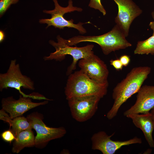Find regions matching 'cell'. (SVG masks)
Wrapping results in <instances>:
<instances>
[{
    "label": "cell",
    "mask_w": 154,
    "mask_h": 154,
    "mask_svg": "<svg viewBox=\"0 0 154 154\" xmlns=\"http://www.w3.org/2000/svg\"><path fill=\"white\" fill-rule=\"evenodd\" d=\"M151 71V68L147 66L133 68L126 77L117 84L113 89L112 94L113 104L106 114L108 119L114 117L122 105L137 93Z\"/></svg>",
    "instance_id": "obj_1"
},
{
    "label": "cell",
    "mask_w": 154,
    "mask_h": 154,
    "mask_svg": "<svg viewBox=\"0 0 154 154\" xmlns=\"http://www.w3.org/2000/svg\"><path fill=\"white\" fill-rule=\"evenodd\" d=\"M108 82H100L92 80L80 70L69 75L65 88L68 99L74 97L95 96L101 98L107 92Z\"/></svg>",
    "instance_id": "obj_2"
},
{
    "label": "cell",
    "mask_w": 154,
    "mask_h": 154,
    "mask_svg": "<svg viewBox=\"0 0 154 154\" xmlns=\"http://www.w3.org/2000/svg\"><path fill=\"white\" fill-rule=\"evenodd\" d=\"M125 35L116 25L112 30L102 35L97 36H78L68 40L66 44L70 46L82 42L96 43L101 47L104 54L108 55L112 51L125 48L131 46L126 39Z\"/></svg>",
    "instance_id": "obj_3"
},
{
    "label": "cell",
    "mask_w": 154,
    "mask_h": 154,
    "mask_svg": "<svg viewBox=\"0 0 154 154\" xmlns=\"http://www.w3.org/2000/svg\"><path fill=\"white\" fill-rule=\"evenodd\" d=\"M57 42L50 40L49 43L54 47L56 51L50 53L48 56H45L43 59L45 61L54 60L61 61L65 59L67 55H71L73 58V61L68 67L66 74L69 75L76 68V64L78 60L87 58L94 54L92 50L94 47L93 44H88L80 47H73L68 45L65 39L58 35L56 38Z\"/></svg>",
    "instance_id": "obj_4"
},
{
    "label": "cell",
    "mask_w": 154,
    "mask_h": 154,
    "mask_svg": "<svg viewBox=\"0 0 154 154\" xmlns=\"http://www.w3.org/2000/svg\"><path fill=\"white\" fill-rule=\"evenodd\" d=\"M21 87L32 90L35 89L34 82L30 78L22 74L19 64L16 63V60H12L7 72L0 74V90L2 91L4 89L13 88L17 90L23 96L38 99L36 93L26 95L21 91Z\"/></svg>",
    "instance_id": "obj_5"
},
{
    "label": "cell",
    "mask_w": 154,
    "mask_h": 154,
    "mask_svg": "<svg viewBox=\"0 0 154 154\" xmlns=\"http://www.w3.org/2000/svg\"><path fill=\"white\" fill-rule=\"evenodd\" d=\"M26 117L30 123L32 129H34L36 132L35 146L38 149L44 148L50 141L60 138L66 133L64 127L47 126L43 121V115L37 112L30 114Z\"/></svg>",
    "instance_id": "obj_6"
},
{
    "label": "cell",
    "mask_w": 154,
    "mask_h": 154,
    "mask_svg": "<svg viewBox=\"0 0 154 154\" xmlns=\"http://www.w3.org/2000/svg\"><path fill=\"white\" fill-rule=\"evenodd\" d=\"M53 1L55 5L54 9L51 10L43 11L44 13L50 14L51 18L40 19L39 22L40 23L47 24L46 28L51 26L60 29H63L65 27L73 28L77 29L82 34L86 32V29L82 26L84 23L80 22L77 24H74L72 19L68 20L63 16L66 13L75 11L81 12L82 10L81 8L73 6L72 0H69L68 5L66 7L60 6L57 0H53Z\"/></svg>",
    "instance_id": "obj_7"
},
{
    "label": "cell",
    "mask_w": 154,
    "mask_h": 154,
    "mask_svg": "<svg viewBox=\"0 0 154 154\" xmlns=\"http://www.w3.org/2000/svg\"><path fill=\"white\" fill-rule=\"evenodd\" d=\"M101 98L95 96L74 97L67 100L72 116L79 122L86 121L95 114Z\"/></svg>",
    "instance_id": "obj_8"
},
{
    "label": "cell",
    "mask_w": 154,
    "mask_h": 154,
    "mask_svg": "<svg viewBox=\"0 0 154 154\" xmlns=\"http://www.w3.org/2000/svg\"><path fill=\"white\" fill-rule=\"evenodd\" d=\"M114 133L108 135L102 131L94 133L91 138L92 149L99 150L103 154H114L123 146L142 143L141 139L137 137L126 141H113L110 138Z\"/></svg>",
    "instance_id": "obj_9"
},
{
    "label": "cell",
    "mask_w": 154,
    "mask_h": 154,
    "mask_svg": "<svg viewBox=\"0 0 154 154\" xmlns=\"http://www.w3.org/2000/svg\"><path fill=\"white\" fill-rule=\"evenodd\" d=\"M117 5L118 12L115 18L116 25L126 37L133 20L142 13V10L132 0H113Z\"/></svg>",
    "instance_id": "obj_10"
},
{
    "label": "cell",
    "mask_w": 154,
    "mask_h": 154,
    "mask_svg": "<svg viewBox=\"0 0 154 154\" xmlns=\"http://www.w3.org/2000/svg\"><path fill=\"white\" fill-rule=\"evenodd\" d=\"M78 65L80 70L93 80L100 82L108 81L109 72L107 66L96 55L80 60Z\"/></svg>",
    "instance_id": "obj_11"
},
{
    "label": "cell",
    "mask_w": 154,
    "mask_h": 154,
    "mask_svg": "<svg viewBox=\"0 0 154 154\" xmlns=\"http://www.w3.org/2000/svg\"><path fill=\"white\" fill-rule=\"evenodd\" d=\"M29 97L20 95L18 100L13 96L3 98L1 101L2 108L8 113L12 119L22 116L28 110L37 106L45 105L48 100H45L40 102H34Z\"/></svg>",
    "instance_id": "obj_12"
},
{
    "label": "cell",
    "mask_w": 154,
    "mask_h": 154,
    "mask_svg": "<svg viewBox=\"0 0 154 154\" xmlns=\"http://www.w3.org/2000/svg\"><path fill=\"white\" fill-rule=\"evenodd\" d=\"M137 93L135 104L124 112L125 116L147 113L154 108V85L141 86Z\"/></svg>",
    "instance_id": "obj_13"
},
{
    "label": "cell",
    "mask_w": 154,
    "mask_h": 154,
    "mask_svg": "<svg viewBox=\"0 0 154 154\" xmlns=\"http://www.w3.org/2000/svg\"><path fill=\"white\" fill-rule=\"evenodd\" d=\"M130 118L135 126L143 131L145 138L150 147H154L152 133L154 129V118L151 113L133 114L127 116Z\"/></svg>",
    "instance_id": "obj_14"
},
{
    "label": "cell",
    "mask_w": 154,
    "mask_h": 154,
    "mask_svg": "<svg viewBox=\"0 0 154 154\" xmlns=\"http://www.w3.org/2000/svg\"><path fill=\"white\" fill-rule=\"evenodd\" d=\"M15 137L12 149L13 153H18L25 147L35 146V137L32 129L23 131Z\"/></svg>",
    "instance_id": "obj_15"
},
{
    "label": "cell",
    "mask_w": 154,
    "mask_h": 154,
    "mask_svg": "<svg viewBox=\"0 0 154 154\" xmlns=\"http://www.w3.org/2000/svg\"><path fill=\"white\" fill-rule=\"evenodd\" d=\"M10 129L16 137L19 133L32 129L31 125L27 117L21 116L12 119L9 124Z\"/></svg>",
    "instance_id": "obj_16"
},
{
    "label": "cell",
    "mask_w": 154,
    "mask_h": 154,
    "mask_svg": "<svg viewBox=\"0 0 154 154\" xmlns=\"http://www.w3.org/2000/svg\"><path fill=\"white\" fill-rule=\"evenodd\" d=\"M134 54H154V35L147 39L139 41L134 52Z\"/></svg>",
    "instance_id": "obj_17"
},
{
    "label": "cell",
    "mask_w": 154,
    "mask_h": 154,
    "mask_svg": "<svg viewBox=\"0 0 154 154\" xmlns=\"http://www.w3.org/2000/svg\"><path fill=\"white\" fill-rule=\"evenodd\" d=\"M19 0H0V17L3 15L10 6L17 3Z\"/></svg>",
    "instance_id": "obj_18"
},
{
    "label": "cell",
    "mask_w": 154,
    "mask_h": 154,
    "mask_svg": "<svg viewBox=\"0 0 154 154\" xmlns=\"http://www.w3.org/2000/svg\"><path fill=\"white\" fill-rule=\"evenodd\" d=\"M88 6L91 8L99 10L104 15L106 14V11L101 4V0H90Z\"/></svg>",
    "instance_id": "obj_19"
},
{
    "label": "cell",
    "mask_w": 154,
    "mask_h": 154,
    "mask_svg": "<svg viewBox=\"0 0 154 154\" xmlns=\"http://www.w3.org/2000/svg\"><path fill=\"white\" fill-rule=\"evenodd\" d=\"M2 139L5 141L11 143L16 139V137L10 129L3 132L1 134Z\"/></svg>",
    "instance_id": "obj_20"
},
{
    "label": "cell",
    "mask_w": 154,
    "mask_h": 154,
    "mask_svg": "<svg viewBox=\"0 0 154 154\" xmlns=\"http://www.w3.org/2000/svg\"><path fill=\"white\" fill-rule=\"evenodd\" d=\"M7 112L3 109L0 110V119L6 122L9 124L10 123L12 119L9 114L8 115Z\"/></svg>",
    "instance_id": "obj_21"
},
{
    "label": "cell",
    "mask_w": 154,
    "mask_h": 154,
    "mask_svg": "<svg viewBox=\"0 0 154 154\" xmlns=\"http://www.w3.org/2000/svg\"><path fill=\"white\" fill-rule=\"evenodd\" d=\"M110 64L116 70H121L123 68V65L119 59L111 60L110 61Z\"/></svg>",
    "instance_id": "obj_22"
},
{
    "label": "cell",
    "mask_w": 154,
    "mask_h": 154,
    "mask_svg": "<svg viewBox=\"0 0 154 154\" xmlns=\"http://www.w3.org/2000/svg\"><path fill=\"white\" fill-rule=\"evenodd\" d=\"M119 59L123 66H127L130 61L129 56L126 55H123L121 56Z\"/></svg>",
    "instance_id": "obj_23"
},
{
    "label": "cell",
    "mask_w": 154,
    "mask_h": 154,
    "mask_svg": "<svg viewBox=\"0 0 154 154\" xmlns=\"http://www.w3.org/2000/svg\"><path fill=\"white\" fill-rule=\"evenodd\" d=\"M5 34L4 32L2 30L0 31V42H2L4 40Z\"/></svg>",
    "instance_id": "obj_24"
},
{
    "label": "cell",
    "mask_w": 154,
    "mask_h": 154,
    "mask_svg": "<svg viewBox=\"0 0 154 154\" xmlns=\"http://www.w3.org/2000/svg\"><path fill=\"white\" fill-rule=\"evenodd\" d=\"M149 26L151 29L153 31V35H154V21L150 22L149 24Z\"/></svg>",
    "instance_id": "obj_25"
},
{
    "label": "cell",
    "mask_w": 154,
    "mask_h": 154,
    "mask_svg": "<svg viewBox=\"0 0 154 154\" xmlns=\"http://www.w3.org/2000/svg\"><path fill=\"white\" fill-rule=\"evenodd\" d=\"M150 112L153 115L154 118V108H153L152 110H151V111Z\"/></svg>",
    "instance_id": "obj_26"
},
{
    "label": "cell",
    "mask_w": 154,
    "mask_h": 154,
    "mask_svg": "<svg viewBox=\"0 0 154 154\" xmlns=\"http://www.w3.org/2000/svg\"><path fill=\"white\" fill-rule=\"evenodd\" d=\"M151 15L152 18L153 19V21H154V11H153V12H152L151 13Z\"/></svg>",
    "instance_id": "obj_27"
}]
</instances>
